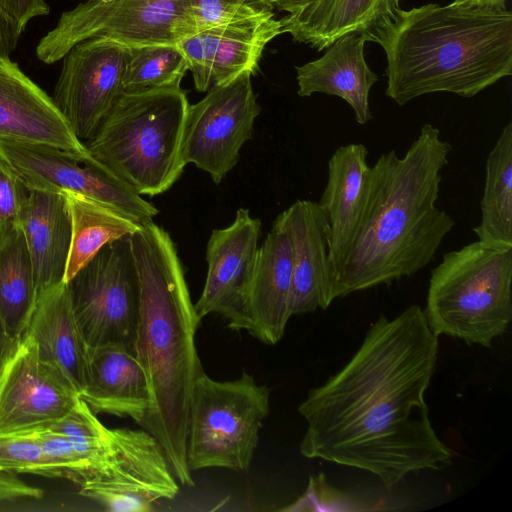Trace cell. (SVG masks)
I'll list each match as a JSON object with an SVG mask.
<instances>
[{
	"label": "cell",
	"instance_id": "obj_20",
	"mask_svg": "<svg viewBox=\"0 0 512 512\" xmlns=\"http://www.w3.org/2000/svg\"><path fill=\"white\" fill-rule=\"evenodd\" d=\"M80 397L96 414L128 417L138 424L150 403L148 382L134 353L114 343L89 347L88 381Z\"/></svg>",
	"mask_w": 512,
	"mask_h": 512
},
{
	"label": "cell",
	"instance_id": "obj_4",
	"mask_svg": "<svg viewBox=\"0 0 512 512\" xmlns=\"http://www.w3.org/2000/svg\"><path fill=\"white\" fill-rule=\"evenodd\" d=\"M365 36L385 52V93L399 106L436 92L470 98L512 74L507 8L398 7Z\"/></svg>",
	"mask_w": 512,
	"mask_h": 512
},
{
	"label": "cell",
	"instance_id": "obj_11",
	"mask_svg": "<svg viewBox=\"0 0 512 512\" xmlns=\"http://www.w3.org/2000/svg\"><path fill=\"white\" fill-rule=\"evenodd\" d=\"M0 157L29 190L69 191L113 207L139 224L158 209L92 158L47 145L0 141Z\"/></svg>",
	"mask_w": 512,
	"mask_h": 512
},
{
	"label": "cell",
	"instance_id": "obj_40",
	"mask_svg": "<svg viewBox=\"0 0 512 512\" xmlns=\"http://www.w3.org/2000/svg\"><path fill=\"white\" fill-rule=\"evenodd\" d=\"M17 339L10 337L0 322V368Z\"/></svg>",
	"mask_w": 512,
	"mask_h": 512
},
{
	"label": "cell",
	"instance_id": "obj_12",
	"mask_svg": "<svg viewBox=\"0 0 512 512\" xmlns=\"http://www.w3.org/2000/svg\"><path fill=\"white\" fill-rule=\"evenodd\" d=\"M79 393L28 333L0 368V435L33 433L66 415Z\"/></svg>",
	"mask_w": 512,
	"mask_h": 512
},
{
	"label": "cell",
	"instance_id": "obj_27",
	"mask_svg": "<svg viewBox=\"0 0 512 512\" xmlns=\"http://www.w3.org/2000/svg\"><path fill=\"white\" fill-rule=\"evenodd\" d=\"M36 301L33 270L23 232L16 226L0 233V322L20 338Z\"/></svg>",
	"mask_w": 512,
	"mask_h": 512
},
{
	"label": "cell",
	"instance_id": "obj_10",
	"mask_svg": "<svg viewBox=\"0 0 512 512\" xmlns=\"http://www.w3.org/2000/svg\"><path fill=\"white\" fill-rule=\"evenodd\" d=\"M250 72L212 86L206 96L188 108L182 158L207 172L215 184L237 165L242 146L252 137L261 108Z\"/></svg>",
	"mask_w": 512,
	"mask_h": 512
},
{
	"label": "cell",
	"instance_id": "obj_14",
	"mask_svg": "<svg viewBox=\"0 0 512 512\" xmlns=\"http://www.w3.org/2000/svg\"><path fill=\"white\" fill-rule=\"evenodd\" d=\"M260 235V219L246 208L236 211L229 226L212 231L206 248L207 276L195 304L200 319L218 314L229 328L250 332L248 302Z\"/></svg>",
	"mask_w": 512,
	"mask_h": 512
},
{
	"label": "cell",
	"instance_id": "obj_18",
	"mask_svg": "<svg viewBox=\"0 0 512 512\" xmlns=\"http://www.w3.org/2000/svg\"><path fill=\"white\" fill-rule=\"evenodd\" d=\"M292 248L287 232L275 220L258 248L249 293V334L268 345L284 336L291 317Z\"/></svg>",
	"mask_w": 512,
	"mask_h": 512
},
{
	"label": "cell",
	"instance_id": "obj_26",
	"mask_svg": "<svg viewBox=\"0 0 512 512\" xmlns=\"http://www.w3.org/2000/svg\"><path fill=\"white\" fill-rule=\"evenodd\" d=\"M480 209V223L472 228L478 241L495 249H512L511 122L502 129L487 156Z\"/></svg>",
	"mask_w": 512,
	"mask_h": 512
},
{
	"label": "cell",
	"instance_id": "obj_38",
	"mask_svg": "<svg viewBox=\"0 0 512 512\" xmlns=\"http://www.w3.org/2000/svg\"><path fill=\"white\" fill-rule=\"evenodd\" d=\"M273 8H277L279 11L287 12L288 14H294L314 0H262Z\"/></svg>",
	"mask_w": 512,
	"mask_h": 512
},
{
	"label": "cell",
	"instance_id": "obj_1",
	"mask_svg": "<svg viewBox=\"0 0 512 512\" xmlns=\"http://www.w3.org/2000/svg\"><path fill=\"white\" fill-rule=\"evenodd\" d=\"M437 356L421 306L379 316L350 360L298 406L307 424L300 453L370 472L388 490L411 473L448 467L453 452L425 400Z\"/></svg>",
	"mask_w": 512,
	"mask_h": 512
},
{
	"label": "cell",
	"instance_id": "obj_7",
	"mask_svg": "<svg viewBox=\"0 0 512 512\" xmlns=\"http://www.w3.org/2000/svg\"><path fill=\"white\" fill-rule=\"evenodd\" d=\"M269 412L270 389L246 371L230 381H217L202 372L189 409V469L248 470Z\"/></svg>",
	"mask_w": 512,
	"mask_h": 512
},
{
	"label": "cell",
	"instance_id": "obj_15",
	"mask_svg": "<svg viewBox=\"0 0 512 512\" xmlns=\"http://www.w3.org/2000/svg\"><path fill=\"white\" fill-rule=\"evenodd\" d=\"M280 34L281 19L270 12L199 31L177 45L187 60L195 88L205 92L245 72L255 74L265 46Z\"/></svg>",
	"mask_w": 512,
	"mask_h": 512
},
{
	"label": "cell",
	"instance_id": "obj_35",
	"mask_svg": "<svg viewBox=\"0 0 512 512\" xmlns=\"http://www.w3.org/2000/svg\"><path fill=\"white\" fill-rule=\"evenodd\" d=\"M0 9L10 16L24 32L28 22L35 17L49 14L44 0H0Z\"/></svg>",
	"mask_w": 512,
	"mask_h": 512
},
{
	"label": "cell",
	"instance_id": "obj_9",
	"mask_svg": "<svg viewBox=\"0 0 512 512\" xmlns=\"http://www.w3.org/2000/svg\"><path fill=\"white\" fill-rule=\"evenodd\" d=\"M67 285L88 347L114 343L134 353L139 282L130 235L106 244Z\"/></svg>",
	"mask_w": 512,
	"mask_h": 512
},
{
	"label": "cell",
	"instance_id": "obj_8",
	"mask_svg": "<svg viewBox=\"0 0 512 512\" xmlns=\"http://www.w3.org/2000/svg\"><path fill=\"white\" fill-rule=\"evenodd\" d=\"M197 32L191 0H85L61 14L40 39L36 56L52 64L91 38L127 47L173 45Z\"/></svg>",
	"mask_w": 512,
	"mask_h": 512
},
{
	"label": "cell",
	"instance_id": "obj_17",
	"mask_svg": "<svg viewBox=\"0 0 512 512\" xmlns=\"http://www.w3.org/2000/svg\"><path fill=\"white\" fill-rule=\"evenodd\" d=\"M275 220L287 232L292 248L291 316L327 309L332 268L330 226L323 209L318 202L297 200Z\"/></svg>",
	"mask_w": 512,
	"mask_h": 512
},
{
	"label": "cell",
	"instance_id": "obj_39",
	"mask_svg": "<svg viewBox=\"0 0 512 512\" xmlns=\"http://www.w3.org/2000/svg\"><path fill=\"white\" fill-rule=\"evenodd\" d=\"M509 0H453L456 5L469 7L506 8Z\"/></svg>",
	"mask_w": 512,
	"mask_h": 512
},
{
	"label": "cell",
	"instance_id": "obj_33",
	"mask_svg": "<svg viewBox=\"0 0 512 512\" xmlns=\"http://www.w3.org/2000/svg\"><path fill=\"white\" fill-rule=\"evenodd\" d=\"M30 190L0 157V233L19 226V219Z\"/></svg>",
	"mask_w": 512,
	"mask_h": 512
},
{
	"label": "cell",
	"instance_id": "obj_21",
	"mask_svg": "<svg viewBox=\"0 0 512 512\" xmlns=\"http://www.w3.org/2000/svg\"><path fill=\"white\" fill-rule=\"evenodd\" d=\"M25 333L79 393L88 381L89 347L77 323L68 285L56 284L36 297Z\"/></svg>",
	"mask_w": 512,
	"mask_h": 512
},
{
	"label": "cell",
	"instance_id": "obj_29",
	"mask_svg": "<svg viewBox=\"0 0 512 512\" xmlns=\"http://www.w3.org/2000/svg\"><path fill=\"white\" fill-rule=\"evenodd\" d=\"M382 504L377 499L355 495L331 486L323 473L311 475L306 491L292 504L282 508V511H364L372 510L369 505Z\"/></svg>",
	"mask_w": 512,
	"mask_h": 512
},
{
	"label": "cell",
	"instance_id": "obj_13",
	"mask_svg": "<svg viewBox=\"0 0 512 512\" xmlns=\"http://www.w3.org/2000/svg\"><path fill=\"white\" fill-rule=\"evenodd\" d=\"M129 47L105 38L74 45L62 58L53 101L83 143L124 92Z\"/></svg>",
	"mask_w": 512,
	"mask_h": 512
},
{
	"label": "cell",
	"instance_id": "obj_24",
	"mask_svg": "<svg viewBox=\"0 0 512 512\" xmlns=\"http://www.w3.org/2000/svg\"><path fill=\"white\" fill-rule=\"evenodd\" d=\"M398 7L399 0H314L281 18L282 33L322 51L345 34H367Z\"/></svg>",
	"mask_w": 512,
	"mask_h": 512
},
{
	"label": "cell",
	"instance_id": "obj_37",
	"mask_svg": "<svg viewBox=\"0 0 512 512\" xmlns=\"http://www.w3.org/2000/svg\"><path fill=\"white\" fill-rule=\"evenodd\" d=\"M21 33L17 23L0 9V59L9 58Z\"/></svg>",
	"mask_w": 512,
	"mask_h": 512
},
{
	"label": "cell",
	"instance_id": "obj_16",
	"mask_svg": "<svg viewBox=\"0 0 512 512\" xmlns=\"http://www.w3.org/2000/svg\"><path fill=\"white\" fill-rule=\"evenodd\" d=\"M0 141L47 145L92 158L52 97L10 58L0 59Z\"/></svg>",
	"mask_w": 512,
	"mask_h": 512
},
{
	"label": "cell",
	"instance_id": "obj_19",
	"mask_svg": "<svg viewBox=\"0 0 512 512\" xmlns=\"http://www.w3.org/2000/svg\"><path fill=\"white\" fill-rule=\"evenodd\" d=\"M363 33H348L334 41L320 58L295 67L298 95L307 97L314 93L338 96L354 112L358 124L364 125L372 118L369 96L377 75L369 68L364 47Z\"/></svg>",
	"mask_w": 512,
	"mask_h": 512
},
{
	"label": "cell",
	"instance_id": "obj_23",
	"mask_svg": "<svg viewBox=\"0 0 512 512\" xmlns=\"http://www.w3.org/2000/svg\"><path fill=\"white\" fill-rule=\"evenodd\" d=\"M33 270L36 297L63 281L71 238L61 193L30 190L19 219Z\"/></svg>",
	"mask_w": 512,
	"mask_h": 512
},
{
	"label": "cell",
	"instance_id": "obj_3",
	"mask_svg": "<svg viewBox=\"0 0 512 512\" xmlns=\"http://www.w3.org/2000/svg\"><path fill=\"white\" fill-rule=\"evenodd\" d=\"M130 243L139 282L134 354L150 392L139 425L160 444L177 481L192 487L186 450L192 391L204 372L196 347L201 319L169 233L150 221Z\"/></svg>",
	"mask_w": 512,
	"mask_h": 512
},
{
	"label": "cell",
	"instance_id": "obj_28",
	"mask_svg": "<svg viewBox=\"0 0 512 512\" xmlns=\"http://www.w3.org/2000/svg\"><path fill=\"white\" fill-rule=\"evenodd\" d=\"M187 70V60L177 44L129 47L124 92L180 86Z\"/></svg>",
	"mask_w": 512,
	"mask_h": 512
},
{
	"label": "cell",
	"instance_id": "obj_6",
	"mask_svg": "<svg viewBox=\"0 0 512 512\" xmlns=\"http://www.w3.org/2000/svg\"><path fill=\"white\" fill-rule=\"evenodd\" d=\"M512 249L480 241L446 252L430 273L423 310L432 332L492 346L512 319Z\"/></svg>",
	"mask_w": 512,
	"mask_h": 512
},
{
	"label": "cell",
	"instance_id": "obj_36",
	"mask_svg": "<svg viewBox=\"0 0 512 512\" xmlns=\"http://www.w3.org/2000/svg\"><path fill=\"white\" fill-rule=\"evenodd\" d=\"M16 474L12 471L0 470V501L43 497L42 490L25 483Z\"/></svg>",
	"mask_w": 512,
	"mask_h": 512
},
{
	"label": "cell",
	"instance_id": "obj_22",
	"mask_svg": "<svg viewBox=\"0 0 512 512\" xmlns=\"http://www.w3.org/2000/svg\"><path fill=\"white\" fill-rule=\"evenodd\" d=\"M367 157L364 144L350 143L339 146L328 161L327 182L318 203L330 226L332 272L351 243L361 218L370 171Z\"/></svg>",
	"mask_w": 512,
	"mask_h": 512
},
{
	"label": "cell",
	"instance_id": "obj_25",
	"mask_svg": "<svg viewBox=\"0 0 512 512\" xmlns=\"http://www.w3.org/2000/svg\"><path fill=\"white\" fill-rule=\"evenodd\" d=\"M70 217V248L64 282L71 280L106 244L134 233L141 224L89 197L60 192Z\"/></svg>",
	"mask_w": 512,
	"mask_h": 512
},
{
	"label": "cell",
	"instance_id": "obj_30",
	"mask_svg": "<svg viewBox=\"0 0 512 512\" xmlns=\"http://www.w3.org/2000/svg\"><path fill=\"white\" fill-rule=\"evenodd\" d=\"M0 470L52 478L62 477L43 454L35 432L0 435Z\"/></svg>",
	"mask_w": 512,
	"mask_h": 512
},
{
	"label": "cell",
	"instance_id": "obj_34",
	"mask_svg": "<svg viewBox=\"0 0 512 512\" xmlns=\"http://www.w3.org/2000/svg\"><path fill=\"white\" fill-rule=\"evenodd\" d=\"M79 493L111 512H151L154 510L153 503L155 501L136 491L82 484Z\"/></svg>",
	"mask_w": 512,
	"mask_h": 512
},
{
	"label": "cell",
	"instance_id": "obj_2",
	"mask_svg": "<svg viewBox=\"0 0 512 512\" xmlns=\"http://www.w3.org/2000/svg\"><path fill=\"white\" fill-rule=\"evenodd\" d=\"M451 149L425 123L402 157L390 150L370 166L360 221L332 272L331 303L411 277L434 260L456 224L436 205Z\"/></svg>",
	"mask_w": 512,
	"mask_h": 512
},
{
	"label": "cell",
	"instance_id": "obj_31",
	"mask_svg": "<svg viewBox=\"0 0 512 512\" xmlns=\"http://www.w3.org/2000/svg\"><path fill=\"white\" fill-rule=\"evenodd\" d=\"M197 30L242 21L273 12L262 0H191Z\"/></svg>",
	"mask_w": 512,
	"mask_h": 512
},
{
	"label": "cell",
	"instance_id": "obj_32",
	"mask_svg": "<svg viewBox=\"0 0 512 512\" xmlns=\"http://www.w3.org/2000/svg\"><path fill=\"white\" fill-rule=\"evenodd\" d=\"M48 461L62 475L79 486L89 478L87 467L70 441L61 433L47 427L35 432Z\"/></svg>",
	"mask_w": 512,
	"mask_h": 512
},
{
	"label": "cell",
	"instance_id": "obj_5",
	"mask_svg": "<svg viewBox=\"0 0 512 512\" xmlns=\"http://www.w3.org/2000/svg\"><path fill=\"white\" fill-rule=\"evenodd\" d=\"M189 105L180 86L123 92L84 144L97 164L141 196L162 194L185 167Z\"/></svg>",
	"mask_w": 512,
	"mask_h": 512
}]
</instances>
